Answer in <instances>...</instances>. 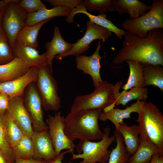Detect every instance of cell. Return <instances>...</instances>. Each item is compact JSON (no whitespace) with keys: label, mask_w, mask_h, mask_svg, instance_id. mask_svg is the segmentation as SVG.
Here are the masks:
<instances>
[{"label":"cell","mask_w":163,"mask_h":163,"mask_svg":"<svg viewBox=\"0 0 163 163\" xmlns=\"http://www.w3.org/2000/svg\"><path fill=\"white\" fill-rule=\"evenodd\" d=\"M73 46V43L67 42L63 38L59 27H55L52 40L46 43L45 45L49 66L53 68V59L55 58L60 60L62 56L71 50Z\"/></svg>","instance_id":"17"},{"label":"cell","mask_w":163,"mask_h":163,"mask_svg":"<svg viewBox=\"0 0 163 163\" xmlns=\"http://www.w3.org/2000/svg\"><path fill=\"white\" fill-rule=\"evenodd\" d=\"M5 10L0 11V34L4 33L2 29V22L3 16Z\"/></svg>","instance_id":"43"},{"label":"cell","mask_w":163,"mask_h":163,"mask_svg":"<svg viewBox=\"0 0 163 163\" xmlns=\"http://www.w3.org/2000/svg\"><path fill=\"white\" fill-rule=\"evenodd\" d=\"M7 111L23 131L31 137L34 132L31 119L24 104L23 96L11 98Z\"/></svg>","instance_id":"13"},{"label":"cell","mask_w":163,"mask_h":163,"mask_svg":"<svg viewBox=\"0 0 163 163\" xmlns=\"http://www.w3.org/2000/svg\"><path fill=\"white\" fill-rule=\"evenodd\" d=\"M114 134L117 144L115 147L110 150L107 163H126L130 155L127 150L123 137L116 129Z\"/></svg>","instance_id":"29"},{"label":"cell","mask_w":163,"mask_h":163,"mask_svg":"<svg viewBox=\"0 0 163 163\" xmlns=\"http://www.w3.org/2000/svg\"><path fill=\"white\" fill-rule=\"evenodd\" d=\"M16 158L29 159L33 158L34 148L30 136L24 135L22 138L11 148Z\"/></svg>","instance_id":"31"},{"label":"cell","mask_w":163,"mask_h":163,"mask_svg":"<svg viewBox=\"0 0 163 163\" xmlns=\"http://www.w3.org/2000/svg\"><path fill=\"white\" fill-rule=\"evenodd\" d=\"M79 13L86 15L91 21L106 29L111 32L114 33L119 39H121L126 33V31L119 28L111 21L107 19L106 18V14H99L98 15H92L86 10L81 4L72 9L69 18L72 20L75 15Z\"/></svg>","instance_id":"20"},{"label":"cell","mask_w":163,"mask_h":163,"mask_svg":"<svg viewBox=\"0 0 163 163\" xmlns=\"http://www.w3.org/2000/svg\"><path fill=\"white\" fill-rule=\"evenodd\" d=\"M12 50L15 57L22 60L29 68L34 67L40 69L49 65L46 52L40 54L36 49L16 41Z\"/></svg>","instance_id":"16"},{"label":"cell","mask_w":163,"mask_h":163,"mask_svg":"<svg viewBox=\"0 0 163 163\" xmlns=\"http://www.w3.org/2000/svg\"><path fill=\"white\" fill-rule=\"evenodd\" d=\"M34 153L33 158L46 161L56 156L48 130L34 132L31 136Z\"/></svg>","instance_id":"15"},{"label":"cell","mask_w":163,"mask_h":163,"mask_svg":"<svg viewBox=\"0 0 163 163\" xmlns=\"http://www.w3.org/2000/svg\"><path fill=\"white\" fill-rule=\"evenodd\" d=\"M5 112L0 111V150L5 155L9 163H15V158L6 140L4 130L3 121Z\"/></svg>","instance_id":"34"},{"label":"cell","mask_w":163,"mask_h":163,"mask_svg":"<svg viewBox=\"0 0 163 163\" xmlns=\"http://www.w3.org/2000/svg\"><path fill=\"white\" fill-rule=\"evenodd\" d=\"M46 161L43 160H38L33 158L29 159L16 158L15 163H46Z\"/></svg>","instance_id":"39"},{"label":"cell","mask_w":163,"mask_h":163,"mask_svg":"<svg viewBox=\"0 0 163 163\" xmlns=\"http://www.w3.org/2000/svg\"><path fill=\"white\" fill-rule=\"evenodd\" d=\"M149 163H163V156L158 153L154 155Z\"/></svg>","instance_id":"40"},{"label":"cell","mask_w":163,"mask_h":163,"mask_svg":"<svg viewBox=\"0 0 163 163\" xmlns=\"http://www.w3.org/2000/svg\"><path fill=\"white\" fill-rule=\"evenodd\" d=\"M148 11L138 18H126L122 23L127 31L141 38L146 37L152 30L163 28V0H154Z\"/></svg>","instance_id":"6"},{"label":"cell","mask_w":163,"mask_h":163,"mask_svg":"<svg viewBox=\"0 0 163 163\" xmlns=\"http://www.w3.org/2000/svg\"><path fill=\"white\" fill-rule=\"evenodd\" d=\"M102 46L101 40H99L97 48L92 55L87 56L81 55L76 56L75 59L77 68L91 76L95 88L103 81L100 73L102 57L99 52Z\"/></svg>","instance_id":"12"},{"label":"cell","mask_w":163,"mask_h":163,"mask_svg":"<svg viewBox=\"0 0 163 163\" xmlns=\"http://www.w3.org/2000/svg\"><path fill=\"white\" fill-rule=\"evenodd\" d=\"M101 109L84 110L70 112L65 117L64 131L71 140H101L104 133L98 124Z\"/></svg>","instance_id":"2"},{"label":"cell","mask_w":163,"mask_h":163,"mask_svg":"<svg viewBox=\"0 0 163 163\" xmlns=\"http://www.w3.org/2000/svg\"><path fill=\"white\" fill-rule=\"evenodd\" d=\"M0 163H9L5 155L0 150Z\"/></svg>","instance_id":"42"},{"label":"cell","mask_w":163,"mask_h":163,"mask_svg":"<svg viewBox=\"0 0 163 163\" xmlns=\"http://www.w3.org/2000/svg\"><path fill=\"white\" fill-rule=\"evenodd\" d=\"M68 153H71L69 150H64L57 155L53 158L46 161V163H76L72 162H62V160L65 155Z\"/></svg>","instance_id":"38"},{"label":"cell","mask_w":163,"mask_h":163,"mask_svg":"<svg viewBox=\"0 0 163 163\" xmlns=\"http://www.w3.org/2000/svg\"><path fill=\"white\" fill-rule=\"evenodd\" d=\"M142 101L137 100L123 109L114 108L107 112L102 111L99 119L103 122L107 120L110 121L115 126L116 130H117L120 124L124 121V119L131 117V114L132 113L136 112L138 114L139 113Z\"/></svg>","instance_id":"18"},{"label":"cell","mask_w":163,"mask_h":163,"mask_svg":"<svg viewBox=\"0 0 163 163\" xmlns=\"http://www.w3.org/2000/svg\"><path fill=\"white\" fill-rule=\"evenodd\" d=\"M124 36L122 47L113 60L114 64L119 65L132 60L163 66V28L149 31L145 38L127 31Z\"/></svg>","instance_id":"1"},{"label":"cell","mask_w":163,"mask_h":163,"mask_svg":"<svg viewBox=\"0 0 163 163\" xmlns=\"http://www.w3.org/2000/svg\"><path fill=\"white\" fill-rule=\"evenodd\" d=\"M149 93L148 89L145 87L133 88L128 90H123L118 93L115 105L117 106L121 104L125 106L129 102L135 99L145 101L148 98Z\"/></svg>","instance_id":"30"},{"label":"cell","mask_w":163,"mask_h":163,"mask_svg":"<svg viewBox=\"0 0 163 163\" xmlns=\"http://www.w3.org/2000/svg\"><path fill=\"white\" fill-rule=\"evenodd\" d=\"M17 5L28 14L46 8V5L40 0H22L19 1Z\"/></svg>","instance_id":"35"},{"label":"cell","mask_w":163,"mask_h":163,"mask_svg":"<svg viewBox=\"0 0 163 163\" xmlns=\"http://www.w3.org/2000/svg\"><path fill=\"white\" fill-rule=\"evenodd\" d=\"M44 2L49 3L50 5L54 7L60 6L70 8H76L81 4V0H45Z\"/></svg>","instance_id":"36"},{"label":"cell","mask_w":163,"mask_h":163,"mask_svg":"<svg viewBox=\"0 0 163 163\" xmlns=\"http://www.w3.org/2000/svg\"><path fill=\"white\" fill-rule=\"evenodd\" d=\"M46 123L56 155L64 150H69L73 153L76 145L65 132V117L61 112H56L53 115L49 114Z\"/></svg>","instance_id":"9"},{"label":"cell","mask_w":163,"mask_h":163,"mask_svg":"<svg viewBox=\"0 0 163 163\" xmlns=\"http://www.w3.org/2000/svg\"><path fill=\"white\" fill-rule=\"evenodd\" d=\"M136 121L140 140L152 142L163 156V115L159 109L152 102L142 101Z\"/></svg>","instance_id":"3"},{"label":"cell","mask_w":163,"mask_h":163,"mask_svg":"<svg viewBox=\"0 0 163 163\" xmlns=\"http://www.w3.org/2000/svg\"><path fill=\"white\" fill-rule=\"evenodd\" d=\"M15 57L6 35L0 34V65L8 63Z\"/></svg>","instance_id":"33"},{"label":"cell","mask_w":163,"mask_h":163,"mask_svg":"<svg viewBox=\"0 0 163 163\" xmlns=\"http://www.w3.org/2000/svg\"><path fill=\"white\" fill-rule=\"evenodd\" d=\"M117 130L122 135L128 153L130 155H133L140 142L138 125L129 126L124 121L120 124Z\"/></svg>","instance_id":"23"},{"label":"cell","mask_w":163,"mask_h":163,"mask_svg":"<svg viewBox=\"0 0 163 163\" xmlns=\"http://www.w3.org/2000/svg\"><path fill=\"white\" fill-rule=\"evenodd\" d=\"M111 35V32L106 29L91 21H87L85 34L76 43H73L71 50L62 56L60 59L69 56H78L87 51L90 43L93 41L99 40L105 42Z\"/></svg>","instance_id":"11"},{"label":"cell","mask_w":163,"mask_h":163,"mask_svg":"<svg viewBox=\"0 0 163 163\" xmlns=\"http://www.w3.org/2000/svg\"><path fill=\"white\" fill-rule=\"evenodd\" d=\"M53 68L49 65L39 69L36 82L43 108L47 111H57L61 107L57 84L53 75Z\"/></svg>","instance_id":"7"},{"label":"cell","mask_w":163,"mask_h":163,"mask_svg":"<svg viewBox=\"0 0 163 163\" xmlns=\"http://www.w3.org/2000/svg\"><path fill=\"white\" fill-rule=\"evenodd\" d=\"M39 68H30L24 75L14 80L0 82V93L6 94L10 99L18 96H23L28 85L36 82L38 76Z\"/></svg>","instance_id":"14"},{"label":"cell","mask_w":163,"mask_h":163,"mask_svg":"<svg viewBox=\"0 0 163 163\" xmlns=\"http://www.w3.org/2000/svg\"><path fill=\"white\" fill-rule=\"evenodd\" d=\"M3 124L6 140L11 149L25 134L7 110L3 117Z\"/></svg>","instance_id":"27"},{"label":"cell","mask_w":163,"mask_h":163,"mask_svg":"<svg viewBox=\"0 0 163 163\" xmlns=\"http://www.w3.org/2000/svg\"><path fill=\"white\" fill-rule=\"evenodd\" d=\"M123 85L121 81L114 85L103 81L92 93L78 96L71 106L70 112L84 110H102L110 106H115L117 95Z\"/></svg>","instance_id":"4"},{"label":"cell","mask_w":163,"mask_h":163,"mask_svg":"<svg viewBox=\"0 0 163 163\" xmlns=\"http://www.w3.org/2000/svg\"><path fill=\"white\" fill-rule=\"evenodd\" d=\"M110 130L109 126L105 127L99 141L80 140L75 147L78 154L72 153L71 159H82L80 163H107L110 153L108 149L116 139L114 134L110 136Z\"/></svg>","instance_id":"5"},{"label":"cell","mask_w":163,"mask_h":163,"mask_svg":"<svg viewBox=\"0 0 163 163\" xmlns=\"http://www.w3.org/2000/svg\"><path fill=\"white\" fill-rule=\"evenodd\" d=\"M101 163L98 162H97V163Z\"/></svg>","instance_id":"44"},{"label":"cell","mask_w":163,"mask_h":163,"mask_svg":"<svg viewBox=\"0 0 163 163\" xmlns=\"http://www.w3.org/2000/svg\"><path fill=\"white\" fill-rule=\"evenodd\" d=\"M34 83H30L27 87L23 99L31 119L33 131L40 132L48 130V127L43 119L41 97Z\"/></svg>","instance_id":"10"},{"label":"cell","mask_w":163,"mask_h":163,"mask_svg":"<svg viewBox=\"0 0 163 163\" xmlns=\"http://www.w3.org/2000/svg\"><path fill=\"white\" fill-rule=\"evenodd\" d=\"M51 19L33 25H25L18 34L16 41L23 45L36 49L38 44L37 37L39 31L42 26Z\"/></svg>","instance_id":"24"},{"label":"cell","mask_w":163,"mask_h":163,"mask_svg":"<svg viewBox=\"0 0 163 163\" xmlns=\"http://www.w3.org/2000/svg\"><path fill=\"white\" fill-rule=\"evenodd\" d=\"M125 62L129 65V74L126 83L122 87V88L124 91H127L133 88H144L142 63L132 60Z\"/></svg>","instance_id":"28"},{"label":"cell","mask_w":163,"mask_h":163,"mask_svg":"<svg viewBox=\"0 0 163 163\" xmlns=\"http://www.w3.org/2000/svg\"><path fill=\"white\" fill-rule=\"evenodd\" d=\"M158 153V149L152 142L141 140L136 152L129 158L126 163H149L153 155Z\"/></svg>","instance_id":"25"},{"label":"cell","mask_w":163,"mask_h":163,"mask_svg":"<svg viewBox=\"0 0 163 163\" xmlns=\"http://www.w3.org/2000/svg\"><path fill=\"white\" fill-rule=\"evenodd\" d=\"M10 99L6 94L0 93V111L5 112L7 110Z\"/></svg>","instance_id":"37"},{"label":"cell","mask_w":163,"mask_h":163,"mask_svg":"<svg viewBox=\"0 0 163 163\" xmlns=\"http://www.w3.org/2000/svg\"><path fill=\"white\" fill-rule=\"evenodd\" d=\"M15 0H3L0 1V11L5 10L10 3Z\"/></svg>","instance_id":"41"},{"label":"cell","mask_w":163,"mask_h":163,"mask_svg":"<svg viewBox=\"0 0 163 163\" xmlns=\"http://www.w3.org/2000/svg\"><path fill=\"white\" fill-rule=\"evenodd\" d=\"M115 11L121 16L125 13L129 14L130 19L141 16L151 8L138 0H112Z\"/></svg>","instance_id":"19"},{"label":"cell","mask_w":163,"mask_h":163,"mask_svg":"<svg viewBox=\"0 0 163 163\" xmlns=\"http://www.w3.org/2000/svg\"><path fill=\"white\" fill-rule=\"evenodd\" d=\"M30 68L22 60L15 57L8 63L0 65V82L11 81L21 77Z\"/></svg>","instance_id":"22"},{"label":"cell","mask_w":163,"mask_h":163,"mask_svg":"<svg viewBox=\"0 0 163 163\" xmlns=\"http://www.w3.org/2000/svg\"><path fill=\"white\" fill-rule=\"evenodd\" d=\"M19 0H15L9 4L5 9L2 19V27L11 49L17 37L25 26L28 14L18 5Z\"/></svg>","instance_id":"8"},{"label":"cell","mask_w":163,"mask_h":163,"mask_svg":"<svg viewBox=\"0 0 163 163\" xmlns=\"http://www.w3.org/2000/svg\"><path fill=\"white\" fill-rule=\"evenodd\" d=\"M144 87L153 85L163 91V68L160 65L142 64Z\"/></svg>","instance_id":"26"},{"label":"cell","mask_w":163,"mask_h":163,"mask_svg":"<svg viewBox=\"0 0 163 163\" xmlns=\"http://www.w3.org/2000/svg\"><path fill=\"white\" fill-rule=\"evenodd\" d=\"M72 9L57 6L51 9L46 8L36 12L28 14L27 15L25 25H33L56 17L66 16L68 17L71 13Z\"/></svg>","instance_id":"21"},{"label":"cell","mask_w":163,"mask_h":163,"mask_svg":"<svg viewBox=\"0 0 163 163\" xmlns=\"http://www.w3.org/2000/svg\"><path fill=\"white\" fill-rule=\"evenodd\" d=\"M87 11L97 10L103 14L107 11L114 12L112 0H85L81 4Z\"/></svg>","instance_id":"32"}]
</instances>
